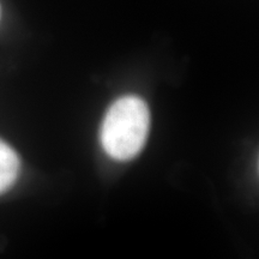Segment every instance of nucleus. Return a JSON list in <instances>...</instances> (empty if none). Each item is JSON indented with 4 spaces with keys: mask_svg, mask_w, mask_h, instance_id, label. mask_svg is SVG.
<instances>
[{
    "mask_svg": "<svg viewBox=\"0 0 259 259\" xmlns=\"http://www.w3.org/2000/svg\"><path fill=\"white\" fill-rule=\"evenodd\" d=\"M150 113L143 100L128 95L118 99L107 111L101 126V144L118 161H127L141 153L147 141Z\"/></svg>",
    "mask_w": 259,
    "mask_h": 259,
    "instance_id": "nucleus-1",
    "label": "nucleus"
},
{
    "mask_svg": "<svg viewBox=\"0 0 259 259\" xmlns=\"http://www.w3.org/2000/svg\"><path fill=\"white\" fill-rule=\"evenodd\" d=\"M21 161L16 151L0 139V194L11 189L17 180Z\"/></svg>",
    "mask_w": 259,
    "mask_h": 259,
    "instance_id": "nucleus-2",
    "label": "nucleus"
},
{
    "mask_svg": "<svg viewBox=\"0 0 259 259\" xmlns=\"http://www.w3.org/2000/svg\"><path fill=\"white\" fill-rule=\"evenodd\" d=\"M0 18H2V8H0Z\"/></svg>",
    "mask_w": 259,
    "mask_h": 259,
    "instance_id": "nucleus-3",
    "label": "nucleus"
}]
</instances>
